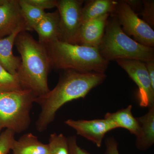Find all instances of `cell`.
Listing matches in <instances>:
<instances>
[{
	"mask_svg": "<svg viewBox=\"0 0 154 154\" xmlns=\"http://www.w3.org/2000/svg\"><path fill=\"white\" fill-rule=\"evenodd\" d=\"M114 17L128 36L135 41L147 46L154 47V30L135 14L124 0L118 1L113 14Z\"/></svg>",
	"mask_w": 154,
	"mask_h": 154,
	"instance_id": "6",
	"label": "cell"
},
{
	"mask_svg": "<svg viewBox=\"0 0 154 154\" xmlns=\"http://www.w3.org/2000/svg\"><path fill=\"white\" fill-rule=\"evenodd\" d=\"M57 85L43 96L36 97L35 103L41 107L36 122L39 132L47 129L55 119L58 110L73 100L85 98L94 88L102 84L106 78L105 74L83 72L66 70Z\"/></svg>",
	"mask_w": 154,
	"mask_h": 154,
	"instance_id": "1",
	"label": "cell"
},
{
	"mask_svg": "<svg viewBox=\"0 0 154 154\" xmlns=\"http://www.w3.org/2000/svg\"><path fill=\"white\" fill-rule=\"evenodd\" d=\"M48 144L49 154H69L68 138L62 134H51Z\"/></svg>",
	"mask_w": 154,
	"mask_h": 154,
	"instance_id": "20",
	"label": "cell"
},
{
	"mask_svg": "<svg viewBox=\"0 0 154 154\" xmlns=\"http://www.w3.org/2000/svg\"><path fill=\"white\" fill-rule=\"evenodd\" d=\"M132 106L130 105L126 108H122L114 113H107L104 118L113 122L117 128H125L128 130L136 137L140 134V126L136 118L132 113Z\"/></svg>",
	"mask_w": 154,
	"mask_h": 154,
	"instance_id": "17",
	"label": "cell"
},
{
	"mask_svg": "<svg viewBox=\"0 0 154 154\" xmlns=\"http://www.w3.org/2000/svg\"><path fill=\"white\" fill-rule=\"evenodd\" d=\"M116 62L137 86L141 107L149 108L154 106V88L149 78L145 62L132 59L118 60Z\"/></svg>",
	"mask_w": 154,
	"mask_h": 154,
	"instance_id": "8",
	"label": "cell"
},
{
	"mask_svg": "<svg viewBox=\"0 0 154 154\" xmlns=\"http://www.w3.org/2000/svg\"><path fill=\"white\" fill-rule=\"evenodd\" d=\"M64 123L74 129L77 134L92 142L99 148L102 146L105 134L117 128L113 122L105 118L90 120L69 119Z\"/></svg>",
	"mask_w": 154,
	"mask_h": 154,
	"instance_id": "9",
	"label": "cell"
},
{
	"mask_svg": "<svg viewBox=\"0 0 154 154\" xmlns=\"http://www.w3.org/2000/svg\"><path fill=\"white\" fill-rule=\"evenodd\" d=\"M30 5L44 10L56 8L57 0H26Z\"/></svg>",
	"mask_w": 154,
	"mask_h": 154,
	"instance_id": "23",
	"label": "cell"
},
{
	"mask_svg": "<svg viewBox=\"0 0 154 154\" xmlns=\"http://www.w3.org/2000/svg\"><path fill=\"white\" fill-rule=\"evenodd\" d=\"M15 133L10 129H5L0 134V154H8L15 141Z\"/></svg>",
	"mask_w": 154,
	"mask_h": 154,
	"instance_id": "21",
	"label": "cell"
},
{
	"mask_svg": "<svg viewBox=\"0 0 154 154\" xmlns=\"http://www.w3.org/2000/svg\"><path fill=\"white\" fill-rule=\"evenodd\" d=\"M22 26L26 28L19 0H0V39Z\"/></svg>",
	"mask_w": 154,
	"mask_h": 154,
	"instance_id": "10",
	"label": "cell"
},
{
	"mask_svg": "<svg viewBox=\"0 0 154 154\" xmlns=\"http://www.w3.org/2000/svg\"><path fill=\"white\" fill-rule=\"evenodd\" d=\"M22 31H26L25 26L19 27L11 35L0 39V64L13 75L17 74L21 63V57L14 55L13 46L17 35Z\"/></svg>",
	"mask_w": 154,
	"mask_h": 154,
	"instance_id": "12",
	"label": "cell"
},
{
	"mask_svg": "<svg viewBox=\"0 0 154 154\" xmlns=\"http://www.w3.org/2000/svg\"><path fill=\"white\" fill-rule=\"evenodd\" d=\"M106 150L105 154H120L118 150V144L113 137L107 138L105 140Z\"/></svg>",
	"mask_w": 154,
	"mask_h": 154,
	"instance_id": "25",
	"label": "cell"
},
{
	"mask_svg": "<svg viewBox=\"0 0 154 154\" xmlns=\"http://www.w3.org/2000/svg\"><path fill=\"white\" fill-rule=\"evenodd\" d=\"M52 68L83 72L105 74L109 62L98 48L90 47L57 41L45 45Z\"/></svg>",
	"mask_w": 154,
	"mask_h": 154,
	"instance_id": "3",
	"label": "cell"
},
{
	"mask_svg": "<svg viewBox=\"0 0 154 154\" xmlns=\"http://www.w3.org/2000/svg\"><path fill=\"white\" fill-rule=\"evenodd\" d=\"M110 17L105 35L98 47L102 57L108 62L132 59L146 62L154 60V48L145 46L128 36L116 19Z\"/></svg>",
	"mask_w": 154,
	"mask_h": 154,
	"instance_id": "4",
	"label": "cell"
},
{
	"mask_svg": "<svg viewBox=\"0 0 154 154\" xmlns=\"http://www.w3.org/2000/svg\"><path fill=\"white\" fill-rule=\"evenodd\" d=\"M36 96L31 91H0V134L3 129L20 134L30 123V112Z\"/></svg>",
	"mask_w": 154,
	"mask_h": 154,
	"instance_id": "5",
	"label": "cell"
},
{
	"mask_svg": "<svg viewBox=\"0 0 154 154\" xmlns=\"http://www.w3.org/2000/svg\"><path fill=\"white\" fill-rule=\"evenodd\" d=\"M110 14H107L82 23L75 44L90 47H99L104 35Z\"/></svg>",
	"mask_w": 154,
	"mask_h": 154,
	"instance_id": "11",
	"label": "cell"
},
{
	"mask_svg": "<svg viewBox=\"0 0 154 154\" xmlns=\"http://www.w3.org/2000/svg\"><path fill=\"white\" fill-rule=\"evenodd\" d=\"M33 30L38 34V42L45 45L60 40V16L57 10L46 13Z\"/></svg>",
	"mask_w": 154,
	"mask_h": 154,
	"instance_id": "13",
	"label": "cell"
},
{
	"mask_svg": "<svg viewBox=\"0 0 154 154\" xmlns=\"http://www.w3.org/2000/svg\"><path fill=\"white\" fill-rule=\"evenodd\" d=\"M24 90L17 74L10 73L0 64V91L13 92Z\"/></svg>",
	"mask_w": 154,
	"mask_h": 154,
	"instance_id": "19",
	"label": "cell"
},
{
	"mask_svg": "<svg viewBox=\"0 0 154 154\" xmlns=\"http://www.w3.org/2000/svg\"><path fill=\"white\" fill-rule=\"evenodd\" d=\"M68 140L69 154H91L78 145L76 137L75 136L69 137L68 138Z\"/></svg>",
	"mask_w": 154,
	"mask_h": 154,
	"instance_id": "24",
	"label": "cell"
},
{
	"mask_svg": "<svg viewBox=\"0 0 154 154\" xmlns=\"http://www.w3.org/2000/svg\"><path fill=\"white\" fill-rule=\"evenodd\" d=\"M152 86L154 88V60L145 62Z\"/></svg>",
	"mask_w": 154,
	"mask_h": 154,
	"instance_id": "27",
	"label": "cell"
},
{
	"mask_svg": "<svg viewBox=\"0 0 154 154\" xmlns=\"http://www.w3.org/2000/svg\"><path fill=\"white\" fill-rule=\"evenodd\" d=\"M11 150L13 154H49L48 144L42 143L31 133L15 140Z\"/></svg>",
	"mask_w": 154,
	"mask_h": 154,
	"instance_id": "15",
	"label": "cell"
},
{
	"mask_svg": "<svg viewBox=\"0 0 154 154\" xmlns=\"http://www.w3.org/2000/svg\"><path fill=\"white\" fill-rule=\"evenodd\" d=\"M21 13L26 25V31H32L43 19L46 12L30 5L26 0H19Z\"/></svg>",
	"mask_w": 154,
	"mask_h": 154,
	"instance_id": "18",
	"label": "cell"
},
{
	"mask_svg": "<svg viewBox=\"0 0 154 154\" xmlns=\"http://www.w3.org/2000/svg\"><path fill=\"white\" fill-rule=\"evenodd\" d=\"M143 9L140 15L142 16L143 21L154 29V1L143 0Z\"/></svg>",
	"mask_w": 154,
	"mask_h": 154,
	"instance_id": "22",
	"label": "cell"
},
{
	"mask_svg": "<svg viewBox=\"0 0 154 154\" xmlns=\"http://www.w3.org/2000/svg\"><path fill=\"white\" fill-rule=\"evenodd\" d=\"M118 2L116 0L85 1L82 9V23L105 14L111 16L115 11Z\"/></svg>",
	"mask_w": 154,
	"mask_h": 154,
	"instance_id": "16",
	"label": "cell"
},
{
	"mask_svg": "<svg viewBox=\"0 0 154 154\" xmlns=\"http://www.w3.org/2000/svg\"><path fill=\"white\" fill-rule=\"evenodd\" d=\"M140 126V134L136 137L137 148L146 151L154 144V106L149 107L145 115L136 118Z\"/></svg>",
	"mask_w": 154,
	"mask_h": 154,
	"instance_id": "14",
	"label": "cell"
},
{
	"mask_svg": "<svg viewBox=\"0 0 154 154\" xmlns=\"http://www.w3.org/2000/svg\"><path fill=\"white\" fill-rule=\"evenodd\" d=\"M132 11L138 16L140 15L143 9V2L140 0H124Z\"/></svg>",
	"mask_w": 154,
	"mask_h": 154,
	"instance_id": "26",
	"label": "cell"
},
{
	"mask_svg": "<svg viewBox=\"0 0 154 154\" xmlns=\"http://www.w3.org/2000/svg\"><path fill=\"white\" fill-rule=\"evenodd\" d=\"M84 0H57L56 8L60 16L59 41L75 44L82 24Z\"/></svg>",
	"mask_w": 154,
	"mask_h": 154,
	"instance_id": "7",
	"label": "cell"
},
{
	"mask_svg": "<svg viewBox=\"0 0 154 154\" xmlns=\"http://www.w3.org/2000/svg\"><path fill=\"white\" fill-rule=\"evenodd\" d=\"M21 56L17 74L22 89L31 91L36 97L49 92L48 78L51 68L46 47L26 31L17 35L15 44Z\"/></svg>",
	"mask_w": 154,
	"mask_h": 154,
	"instance_id": "2",
	"label": "cell"
}]
</instances>
